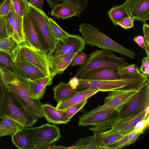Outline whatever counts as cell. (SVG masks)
<instances>
[{"label": "cell", "instance_id": "cell-1", "mask_svg": "<svg viewBox=\"0 0 149 149\" xmlns=\"http://www.w3.org/2000/svg\"><path fill=\"white\" fill-rule=\"evenodd\" d=\"M0 81L20 102L26 111L38 119L44 117L40 100L31 98L24 89L25 77L7 68H0Z\"/></svg>", "mask_w": 149, "mask_h": 149}, {"label": "cell", "instance_id": "cell-2", "mask_svg": "<svg viewBox=\"0 0 149 149\" xmlns=\"http://www.w3.org/2000/svg\"><path fill=\"white\" fill-rule=\"evenodd\" d=\"M149 80L142 73L139 74H126L118 79L109 80H88L78 79L75 90L80 91L89 89L107 92L118 90H137Z\"/></svg>", "mask_w": 149, "mask_h": 149}, {"label": "cell", "instance_id": "cell-3", "mask_svg": "<svg viewBox=\"0 0 149 149\" xmlns=\"http://www.w3.org/2000/svg\"><path fill=\"white\" fill-rule=\"evenodd\" d=\"M79 30L86 44L96 46L102 49H108L134 59L135 52L119 44L99 31L97 28L86 23L81 24Z\"/></svg>", "mask_w": 149, "mask_h": 149}, {"label": "cell", "instance_id": "cell-4", "mask_svg": "<svg viewBox=\"0 0 149 149\" xmlns=\"http://www.w3.org/2000/svg\"><path fill=\"white\" fill-rule=\"evenodd\" d=\"M86 63L81 66L74 77L79 79L94 69L104 67L119 68L129 64L123 57L117 56L112 51L96 49L88 56Z\"/></svg>", "mask_w": 149, "mask_h": 149}, {"label": "cell", "instance_id": "cell-5", "mask_svg": "<svg viewBox=\"0 0 149 149\" xmlns=\"http://www.w3.org/2000/svg\"><path fill=\"white\" fill-rule=\"evenodd\" d=\"M149 105V80L139 88L128 101L117 109L118 117L116 121L124 120L137 115Z\"/></svg>", "mask_w": 149, "mask_h": 149}, {"label": "cell", "instance_id": "cell-6", "mask_svg": "<svg viewBox=\"0 0 149 149\" xmlns=\"http://www.w3.org/2000/svg\"><path fill=\"white\" fill-rule=\"evenodd\" d=\"M12 58L13 62H28L38 68L47 76L50 75L49 58L44 51L32 48L24 43L19 45Z\"/></svg>", "mask_w": 149, "mask_h": 149}, {"label": "cell", "instance_id": "cell-7", "mask_svg": "<svg viewBox=\"0 0 149 149\" xmlns=\"http://www.w3.org/2000/svg\"><path fill=\"white\" fill-rule=\"evenodd\" d=\"M4 115L26 127H33L39 119L29 114L17 98L5 88L3 116Z\"/></svg>", "mask_w": 149, "mask_h": 149}, {"label": "cell", "instance_id": "cell-8", "mask_svg": "<svg viewBox=\"0 0 149 149\" xmlns=\"http://www.w3.org/2000/svg\"><path fill=\"white\" fill-rule=\"evenodd\" d=\"M28 11L38 28L44 49L48 54L54 48L56 41L50 29L48 20L49 17L42 10L38 9L29 2Z\"/></svg>", "mask_w": 149, "mask_h": 149}, {"label": "cell", "instance_id": "cell-9", "mask_svg": "<svg viewBox=\"0 0 149 149\" xmlns=\"http://www.w3.org/2000/svg\"><path fill=\"white\" fill-rule=\"evenodd\" d=\"M117 109L107 111H94L85 112L78 117V123L80 126H94L110 128L118 120Z\"/></svg>", "mask_w": 149, "mask_h": 149}, {"label": "cell", "instance_id": "cell-10", "mask_svg": "<svg viewBox=\"0 0 149 149\" xmlns=\"http://www.w3.org/2000/svg\"><path fill=\"white\" fill-rule=\"evenodd\" d=\"M61 137L59 128L48 123L34 127L33 149L54 148Z\"/></svg>", "mask_w": 149, "mask_h": 149}, {"label": "cell", "instance_id": "cell-11", "mask_svg": "<svg viewBox=\"0 0 149 149\" xmlns=\"http://www.w3.org/2000/svg\"><path fill=\"white\" fill-rule=\"evenodd\" d=\"M86 44L84 38L79 35L69 34L62 40H56L54 48L47 54L49 57H54L78 52L85 49Z\"/></svg>", "mask_w": 149, "mask_h": 149}, {"label": "cell", "instance_id": "cell-12", "mask_svg": "<svg viewBox=\"0 0 149 149\" xmlns=\"http://www.w3.org/2000/svg\"><path fill=\"white\" fill-rule=\"evenodd\" d=\"M137 91L118 89L110 91L105 97L104 104L92 110L95 111H107L117 109L128 101Z\"/></svg>", "mask_w": 149, "mask_h": 149}, {"label": "cell", "instance_id": "cell-13", "mask_svg": "<svg viewBox=\"0 0 149 149\" xmlns=\"http://www.w3.org/2000/svg\"><path fill=\"white\" fill-rule=\"evenodd\" d=\"M22 25L25 43L32 48L45 51L38 28L28 11L23 17Z\"/></svg>", "mask_w": 149, "mask_h": 149}, {"label": "cell", "instance_id": "cell-14", "mask_svg": "<svg viewBox=\"0 0 149 149\" xmlns=\"http://www.w3.org/2000/svg\"><path fill=\"white\" fill-rule=\"evenodd\" d=\"M123 5L134 21L144 23L149 20V0H125Z\"/></svg>", "mask_w": 149, "mask_h": 149}, {"label": "cell", "instance_id": "cell-15", "mask_svg": "<svg viewBox=\"0 0 149 149\" xmlns=\"http://www.w3.org/2000/svg\"><path fill=\"white\" fill-rule=\"evenodd\" d=\"M83 11L77 3L67 0L55 6L52 9L50 15L55 18L64 19L74 16L79 17Z\"/></svg>", "mask_w": 149, "mask_h": 149}, {"label": "cell", "instance_id": "cell-16", "mask_svg": "<svg viewBox=\"0 0 149 149\" xmlns=\"http://www.w3.org/2000/svg\"><path fill=\"white\" fill-rule=\"evenodd\" d=\"M54 77L50 75L33 80L27 78L25 90L31 98L40 100L43 98L46 86L52 83Z\"/></svg>", "mask_w": 149, "mask_h": 149}, {"label": "cell", "instance_id": "cell-17", "mask_svg": "<svg viewBox=\"0 0 149 149\" xmlns=\"http://www.w3.org/2000/svg\"><path fill=\"white\" fill-rule=\"evenodd\" d=\"M91 127L90 130L93 131L98 142L102 149H105L108 145L120 139L125 135L120 132L112 128Z\"/></svg>", "mask_w": 149, "mask_h": 149}, {"label": "cell", "instance_id": "cell-18", "mask_svg": "<svg viewBox=\"0 0 149 149\" xmlns=\"http://www.w3.org/2000/svg\"><path fill=\"white\" fill-rule=\"evenodd\" d=\"M148 117L149 107L134 116L124 120L116 121L110 127V128L119 131L125 135L135 130V126L138 122Z\"/></svg>", "mask_w": 149, "mask_h": 149}, {"label": "cell", "instance_id": "cell-19", "mask_svg": "<svg viewBox=\"0 0 149 149\" xmlns=\"http://www.w3.org/2000/svg\"><path fill=\"white\" fill-rule=\"evenodd\" d=\"M118 69L104 67L92 70L80 77L79 79L88 80H109L120 78Z\"/></svg>", "mask_w": 149, "mask_h": 149}, {"label": "cell", "instance_id": "cell-20", "mask_svg": "<svg viewBox=\"0 0 149 149\" xmlns=\"http://www.w3.org/2000/svg\"><path fill=\"white\" fill-rule=\"evenodd\" d=\"M34 127H23L11 136L12 141L20 149H33V136Z\"/></svg>", "mask_w": 149, "mask_h": 149}, {"label": "cell", "instance_id": "cell-21", "mask_svg": "<svg viewBox=\"0 0 149 149\" xmlns=\"http://www.w3.org/2000/svg\"><path fill=\"white\" fill-rule=\"evenodd\" d=\"M100 91L99 90L89 89L77 92L65 99L58 102L56 108L64 110L72 106L81 102Z\"/></svg>", "mask_w": 149, "mask_h": 149}, {"label": "cell", "instance_id": "cell-22", "mask_svg": "<svg viewBox=\"0 0 149 149\" xmlns=\"http://www.w3.org/2000/svg\"><path fill=\"white\" fill-rule=\"evenodd\" d=\"M42 107L43 116L49 123L67 124L70 121L64 110L58 109L49 103L42 104Z\"/></svg>", "mask_w": 149, "mask_h": 149}, {"label": "cell", "instance_id": "cell-23", "mask_svg": "<svg viewBox=\"0 0 149 149\" xmlns=\"http://www.w3.org/2000/svg\"><path fill=\"white\" fill-rule=\"evenodd\" d=\"M15 72L31 80H34L47 75L38 68L27 62H13Z\"/></svg>", "mask_w": 149, "mask_h": 149}, {"label": "cell", "instance_id": "cell-24", "mask_svg": "<svg viewBox=\"0 0 149 149\" xmlns=\"http://www.w3.org/2000/svg\"><path fill=\"white\" fill-rule=\"evenodd\" d=\"M77 53L62 55L54 57H49L50 75L54 77L57 74L62 73L70 65L72 60Z\"/></svg>", "mask_w": 149, "mask_h": 149}, {"label": "cell", "instance_id": "cell-25", "mask_svg": "<svg viewBox=\"0 0 149 149\" xmlns=\"http://www.w3.org/2000/svg\"><path fill=\"white\" fill-rule=\"evenodd\" d=\"M0 121V137L6 136H12L24 127L9 116L4 115Z\"/></svg>", "mask_w": 149, "mask_h": 149}, {"label": "cell", "instance_id": "cell-26", "mask_svg": "<svg viewBox=\"0 0 149 149\" xmlns=\"http://www.w3.org/2000/svg\"><path fill=\"white\" fill-rule=\"evenodd\" d=\"M146 130L144 129H135L132 132L125 135L119 140L107 146L105 149H119L129 145L135 142Z\"/></svg>", "mask_w": 149, "mask_h": 149}, {"label": "cell", "instance_id": "cell-27", "mask_svg": "<svg viewBox=\"0 0 149 149\" xmlns=\"http://www.w3.org/2000/svg\"><path fill=\"white\" fill-rule=\"evenodd\" d=\"M54 99L58 102L65 99L78 91L72 88L68 84L62 81L55 86L53 88Z\"/></svg>", "mask_w": 149, "mask_h": 149}, {"label": "cell", "instance_id": "cell-28", "mask_svg": "<svg viewBox=\"0 0 149 149\" xmlns=\"http://www.w3.org/2000/svg\"><path fill=\"white\" fill-rule=\"evenodd\" d=\"M66 149H102L95 136H88L81 139L71 146L66 147Z\"/></svg>", "mask_w": 149, "mask_h": 149}, {"label": "cell", "instance_id": "cell-29", "mask_svg": "<svg viewBox=\"0 0 149 149\" xmlns=\"http://www.w3.org/2000/svg\"><path fill=\"white\" fill-rule=\"evenodd\" d=\"M13 18V33L12 37L19 45L25 43L23 29V17H20L15 9Z\"/></svg>", "mask_w": 149, "mask_h": 149}, {"label": "cell", "instance_id": "cell-30", "mask_svg": "<svg viewBox=\"0 0 149 149\" xmlns=\"http://www.w3.org/2000/svg\"><path fill=\"white\" fill-rule=\"evenodd\" d=\"M19 45L9 36L4 35L0 37V51L9 55L11 58Z\"/></svg>", "mask_w": 149, "mask_h": 149}, {"label": "cell", "instance_id": "cell-31", "mask_svg": "<svg viewBox=\"0 0 149 149\" xmlns=\"http://www.w3.org/2000/svg\"><path fill=\"white\" fill-rule=\"evenodd\" d=\"M107 13L115 26H118V23L122 18L129 16L123 4L113 6L107 12Z\"/></svg>", "mask_w": 149, "mask_h": 149}, {"label": "cell", "instance_id": "cell-32", "mask_svg": "<svg viewBox=\"0 0 149 149\" xmlns=\"http://www.w3.org/2000/svg\"><path fill=\"white\" fill-rule=\"evenodd\" d=\"M48 20L51 31L56 40H62L69 35L70 34L63 30L53 19L49 17Z\"/></svg>", "mask_w": 149, "mask_h": 149}, {"label": "cell", "instance_id": "cell-33", "mask_svg": "<svg viewBox=\"0 0 149 149\" xmlns=\"http://www.w3.org/2000/svg\"><path fill=\"white\" fill-rule=\"evenodd\" d=\"M14 9L17 14L23 17L28 11L29 2L27 0H11Z\"/></svg>", "mask_w": 149, "mask_h": 149}, {"label": "cell", "instance_id": "cell-34", "mask_svg": "<svg viewBox=\"0 0 149 149\" xmlns=\"http://www.w3.org/2000/svg\"><path fill=\"white\" fill-rule=\"evenodd\" d=\"M118 73L121 76L126 74H139L142 73L139 69L134 64H132L123 66L118 69Z\"/></svg>", "mask_w": 149, "mask_h": 149}, {"label": "cell", "instance_id": "cell-35", "mask_svg": "<svg viewBox=\"0 0 149 149\" xmlns=\"http://www.w3.org/2000/svg\"><path fill=\"white\" fill-rule=\"evenodd\" d=\"M0 67L7 68L15 72L11 57L8 54L0 51Z\"/></svg>", "mask_w": 149, "mask_h": 149}, {"label": "cell", "instance_id": "cell-36", "mask_svg": "<svg viewBox=\"0 0 149 149\" xmlns=\"http://www.w3.org/2000/svg\"><path fill=\"white\" fill-rule=\"evenodd\" d=\"M88 57V56L86 53H84L83 51H79L73 58L70 65L72 66L77 65H82L86 63Z\"/></svg>", "mask_w": 149, "mask_h": 149}, {"label": "cell", "instance_id": "cell-37", "mask_svg": "<svg viewBox=\"0 0 149 149\" xmlns=\"http://www.w3.org/2000/svg\"><path fill=\"white\" fill-rule=\"evenodd\" d=\"M52 9L56 5L67 0H46ZM77 3L84 11L86 8L88 3V0H69Z\"/></svg>", "mask_w": 149, "mask_h": 149}, {"label": "cell", "instance_id": "cell-38", "mask_svg": "<svg viewBox=\"0 0 149 149\" xmlns=\"http://www.w3.org/2000/svg\"><path fill=\"white\" fill-rule=\"evenodd\" d=\"M87 102V100L79 103L64 110L69 118L70 119L78 111L82 109Z\"/></svg>", "mask_w": 149, "mask_h": 149}, {"label": "cell", "instance_id": "cell-39", "mask_svg": "<svg viewBox=\"0 0 149 149\" xmlns=\"http://www.w3.org/2000/svg\"><path fill=\"white\" fill-rule=\"evenodd\" d=\"M14 11V9L12 3L11 10L9 13L7 15L4 16L7 26L8 35L12 37L13 33Z\"/></svg>", "mask_w": 149, "mask_h": 149}, {"label": "cell", "instance_id": "cell-40", "mask_svg": "<svg viewBox=\"0 0 149 149\" xmlns=\"http://www.w3.org/2000/svg\"><path fill=\"white\" fill-rule=\"evenodd\" d=\"M134 21L133 19L129 16L122 18L118 23V26L125 29L133 28Z\"/></svg>", "mask_w": 149, "mask_h": 149}, {"label": "cell", "instance_id": "cell-41", "mask_svg": "<svg viewBox=\"0 0 149 149\" xmlns=\"http://www.w3.org/2000/svg\"><path fill=\"white\" fill-rule=\"evenodd\" d=\"M12 5L11 0H4L0 6V16L7 15L10 10Z\"/></svg>", "mask_w": 149, "mask_h": 149}, {"label": "cell", "instance_id": "cell-42", "mask_svg": "<svg viewBox=\"0 0 149 149\" xmlns=\"http://www.w3.org/2000/svg\"><path fill=\"white\" fill-rule=\"evenodd\" d=\"M133 40L141 47L145 50L147 56H149V47H147L145 43L143 36L141 35L137 36L134 38Z\"/></svg>", "mask_w": 149, "mask_h": 149}, {"label": "cell", "instance_id": "cell-43", "mask_svg": "<svg viewBox=\"0 0 149 149\" xmlns=\"http://www.w3.org/2000/svg\"><path fill=\"white\" fill-rule=\"evenodd\" d=\"M4 35H8L6 23L3 16H0V37Z\"/></svg>", "mask_w": 149, "mask_h": 149}, {"label": "cell", "instance_id": "cell-44", "mask_svg": "<svg viewBox=\"0 0 149 149\" xmlns=\"http://www.w3.org/2000/svg\"><path fill=\"white\" fill-rule=\"evenodd\" d=\"M143 30L144 41L147 47H149V25L146 23L143 24Z\"/></svg>", "mask_w": 149, "mask_h": 149}, {"label": "cell", "instance_id": "cell-45", "mask_svg": "<svg viewBox=\"0 0 149 149\" xmlns=\"http://www.w3.org/2000/svg\"><path fill=\"white\" fill-rule=\"evenodd\" d=\"M4 95V88L0 81V119L3 116Z\"/></svg>", "mask_w": 149, "mask_h": 149}, {"label": "cell", "instance_id": "cell-46", "mask_svg": "<svg viewBox=\"0 0 149 149\" xmlns=\"http://www.w3.org/2000/svg\"><path fill=\"white\" fill-rule=\"evenodd\" d=\"M141 65L139 70L142 73L147 68L149 67V56H147L144 57L141 60Z\"/></svg>", "mask_w": 149, "mask_h": 149}, {"label": "cell", "instance_id": "cell-47", "mask_svg": "<svg viewBox=\"0 0 149 149\" xmlns=\"http://www.w3.org/2000/svg\"><path fill=\"white\" fill-rule=\"evenodd\" d=\"M29 2L38 9L42 10L44 0H29Z\"/></svg>", "mask_w": 149, "mask_h": 149}, {"label": "cell", "instance_id": "cell-48", "mask_svg": "<svg viewBox=\"0 0 149 149\" xmlns=\"http://www.w3.org/2000/svg\"><path fill=\"white\" fill-rule=\"evenodd\" d=\"M78 79L73 77L71 78L68 84L73 89L75 90L77 86Z\"/></svg>", "mask_w": 149, "mask_h": 149}, {"label": "cell", "instance_id": "cell-49", "mask_svg": "<svg viewBox=\"0 0 149 149\" xmlns=\"http://www.w3.org/2000/svg\"><path fill=\"white\" fill-rule=\"evenodd\" d=\"M148 78L149 77V67L146 68L142 73Z\"/></svg>", "mask_w": 149, "mask_h": 149}, {"label": "cell", "instance_id": "cell-50", "mask_svg": "<svg viewBox=\"0 0 149 149\" xmlns=\"http://www.w3.org/2000/svg\"><path fill=\"white\" fill-rule=\"evenodd\" d=\"M4 0H0V6L1 5Z\"/></svg>", "mask_w": 149, "mask_h": 149}, {"label": "cell", "instance_id": "cell-51", "mask_svg": "<svg viewBox=\"0 0 149 149\" xmlns=\"http://www.w3.org/2000/svg\"><path fill=\"white\" fill-rule=\"evenodd\" d=\"M1 70V68H0V71Z\"/></svg>", "mask_w": 149, "mask_h": 149}]
</instances>
